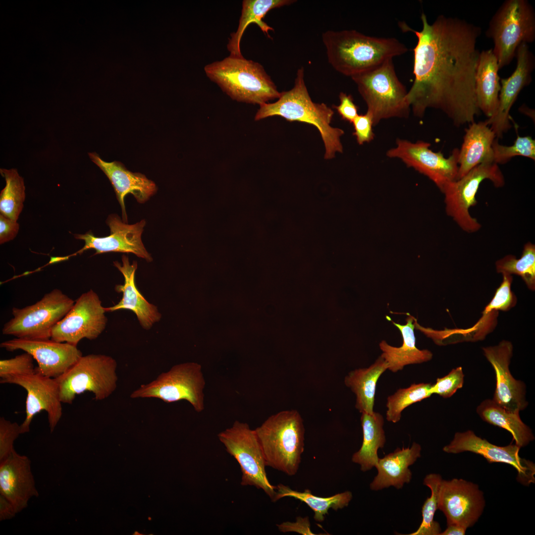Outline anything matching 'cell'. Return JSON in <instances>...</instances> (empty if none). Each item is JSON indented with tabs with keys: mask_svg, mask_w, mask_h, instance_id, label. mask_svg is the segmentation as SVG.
Returning <instances> with one entry per match:
<instances>
[{
	"mask_svg": "<svg viewBox=\"0 0 535 535\" xmlns=\"http://www.w3.org/2000/svg\"><path fill=\"white\" fill-rule=\"evenodd\" d=\"M74 303L61 290L53 289L33 305L13 308V317L4 324L2 333L20 339H51L53 329Z\"/></svg>",
	"mask_w": 535,
	"mask_h": 535,
	"instance_id": "obj_9",
	"label": "cell"
},
{
	"mask_svg": "<svg viewBox=\"0 0 535 535\" xmlns=\"http://www.w3.org/2000/svg\"><path fill=\"white\" fill-rule=\"evenodd\" d=\"M328 63L351 77L369 70L408 51L394 38L375 37L354 30H328L322 34Z\"/></svg>",
	"mask_w": 535,
	"mask_h": 535,
	"instance_id": "obj_2",
	"label": "cell"
},
{
	"mask_svg": "<svg viewBox=\"0 0 535 535\" xmlns=\"http://www.w3.org/2000/svg\"><path fill=\"white\" fill-rule=\"evenodd\" d=\"M408 315L406 324H401L392 321L393 324L400 330L403 338L400 347L389 345L385 340L379 344L382 353L380 355L388 365V370L393 373L402 370L405 366L421 364L430 361L433 354L428 349L421 350L416 346L414 334L415 319Z\"/></svg>",
	"mask_w": 535,
	"mask_h": 535,
	"instance_id": "obj_28",
	"label": "cell"
},
{
	"mask_svg": "<svg viewBox=\"0 0 535 535\" xmlns=\"http://www.w3.org/2000/svg\"><path fill=\"white\" fill-rule=\"evenodd\" d=\"M467 529L455 524H448L447 528L440 535H464Z\"/></svg>",
	"mask_w": 535,
	"mask_h": 535,
	"instance_id": "obj_48",
	"label": "cell"
},
{
	"mask_svg": "<svg viewBox=\"0 0 535 535\" xmlns=\"http://www.w3.org/2000/svg\"><path fill=\"white\" fill-rule=\"evenodd\" d=\"M361 422L363 442L359 450L353 454L352 461L359 465L362 471L367 472L375 467L379 459L378 450L383 448L386 442L384 419L374 411L372 414L362 413Z\"/></svg>",
	"mask_w": 535,
	"mask_h": 535,
	"instance_id": "obj_30",
	"label": "cell"
},
{
	"mask_svg": "<svg viewBox=\"0 0 535 535\" xmlns=\"http://www.w3.org/2000/svg\"><path fill=\"white\" fill-rule=\"evenodd\" d=\"M19 224L17 221L13 220L0 214V244L13 240L17 235Z\"/></svg>",
	"mask_w": 535,
	"mask_h": 535,
	"instance_id": "obj_46",
	"label": "cell"
},
{
	"mask_svg": "<svg viewBox=\"0 0 535 535\" xmlns=\"http://www.w3.org/2000/svg\"><path fill=\"white\" fill-rule=\"evenodd\" d=\"M0 494L13 505L17 513L27 507L31 497L39 495L30 459L15 450L0 462Z\"/></svg>",
	"mask_w": 535,
	"mask_h": 535,
	"instance_id": "obj_22",
	"label": "cell"
},
{
	"mask_svg": "<svg viewBox=\"0 0 535 535\" xmlns=\"http://www.w3.org/2000/svg\"><path fill=\"white\" fill-rule=\"evenodd\" d=\"M387 370V363L380 356L369 367L356 369L345 376L344 383L356 395L355 407L361 414H372L374 412L376 384Z\"/></svg>",
	"mask_w": 535,
	"mask_h": 535,
	"instance_id": "obj_29",
	"label": "cell"
},
{
	"mask_svg": "<svg viewBox=\"0 0 535 535\" xmlns=\"http://www.w3.org/2000/svg\"><path fill=\"white\" fill-rule=\"evenodd\" d=\"M432 384L429 383H413L409 387L398 389L387 399L386 420L396 423L401 418L403 411L412 404L429 397Z\"/></svg>",
	"mask_w": 535,
	"mask_h": 535,
	"instance_id": "obj_36",
	"label": "cell"
},
{
	"mask_svg": "<svg viewBox=\"0 0 535 535\" xmlns=\"http://www.w3.org/2000/svg\"><path fill=\"white\" fill-rule=\"evenodd\" d=\"M88 155L92 161L100 167L110 181L121 208L122 220L127 223L124 204L126 195L132 194L137 202L144 203L157 192L158 189L156 184L141 173L128 170L119 161H106L95 152L89 153Z\"/></svg>",
	"mask_w": 535,
	"mask_h": 535,
	"instance_id": "obj_23",
	"label": "cell"
},
{
	"mask_svg": "<svg viewBox=\"0 0 535 535\" xmlns=\"http://www.w3.org/2000/svg\"><path fill=\"white\" fill-rule=\"evenodd\" d=\"M21 434L20 425L3 417L0 418V462L14 450V442Z\"/></svg>",
	"mask_w": 535,
	"mask_h": 535,
	"instance_id": "obj_42",
	"label": "cell"
},
{
	"mask_svg": "<svg viewBox=\"0 0 535 535\" xmlns=\"http://www.w3.org/2000/svg\"><path fill=\"white\" fill-rule=\"evenodd\" d=\"M0 347L8 351L21 350L28 353L38 363L35 372L54 378L62 375L82 356L77 346L51 339L14 338L1 342Z\"/></svg>",
	"mask_w": 535,
	"mask_h": 535,
	"instance_id": "obj_18",
	"label": "cell"
},
{
	"mask_svg": "<svg viewBox=\"0 0 535 535\" xmlns=\"http://www.w3.org/2000/svg\"><path fill=\"white\" fill-rule=\"evenodd\" d=\"M498 313L499 311L490 301L483 311L482 317L472 327L466 329H447V337L450 343L475 342L484 339L496 326Z\"/></svg>",
	"mask_w": 535,
	"mask_h": 535,
	"instance_id": "obj_37",
	"label": "cell"
},
{
	"mask_svg": "<svg viewBox=\"0 0 535 535\" xmlns=\"http://www.w3.org/2000/svg\"><path fill=\"white\" fill-rule=\"evenodd\" d=\"M0 173L5 181V187L0 193V213L17 221L26 197L23 178L15 168H0Z\"/></svg>",
	"mask_w": 535,
	"mask_h": 535,
	"instance_id": "obj_34",
	"label": "cell"
},
{
	"mask_svg": "<svg viewBox=\"0 0 535 535\" xmlns=\"http://www.w3.org/2000/svg\"><path fill=\"white\" fill-rule=\"evenodd\" d=\"M17 514L13 505L3 496L0 494V520L13 518Z\"/></svg>",
	"mask_w": 535,
	"mask_h": 535,
	"instance_id": "obj_47",
	"label": "cell"
},
{
	"mask_svg": "<svg viewBox=\"0 0 535 535\" xmlns=\"http://www.w3.org/2000/svg\"><path fill=\"white\" fill-rule=\"evenodd\" d=\"M396 147L388 150L386 156L401 160L408 167H412L427 176L442 191L448 183L457 179L459 150L454 149L446 158L441 152H434L430 144L423 141L412 143L398 139Z\"/></svg>",
	"mask_w": 535,
	"mask_h": 535,
	"instance_id": "obj_14",
	"label": "cell"
},
{
	"mask_svg": "<svg viewBox=\"0 0 535 535\" xmlns=\"http://www.w3.org/2000/svg\"><path fill=\"white\" fill-rule=\"evenodd\" d=\"M496 270L502 274H516L522 277L528 288L535 289V246L528 242L519 259L508 255L496 261Z\"/></svg>",
	"mask_w": 535,
	"mask_h": 535,
	"instance_id": "obj_35",
	"label": "cell"
},
{
	"mask_svg": "<svg viewBox=\"0 0 535 535\" xmlns=\"http://www.w3.org/2000/svg\"><path fill=\"white\" fill-rule=\"evenodd\" d=\"M422 29L413 30L415 79L407 95L414 114L422 117L428 108L440 109L457 126L475 121L480 113L476 75L480 53L476 44L480 27L458 18L441 15L431 24L422 13Z\"/></svg>",
	"mask_w": 535,
	"mask_h": 535,
	"instance_id": "obj_1",
	"label": "cell"
},
{
	"mask_svg": "<svg viewBox=\"0 0 535 535\" xmlns=\"http://www.w3.org/2000/svg\"><path fill=\"white\" fill-rule=\"evenodd\" d=\"M106 223L110 229V234L105 237H96L91 232L74 234L76 239L82 240L85 244L77 253H82L89 249H94L95 255L108 252L132 253L148 262L153 261L141 239L146 225L143 219L133 224H128L116 214L109 215Z\"/></svg>",
	"mask_w": 535,
	"mask_h": 535,
	"instance_id": "obj_19",
	"label": "cell"
},
{
	"mask_svg": "<svg viewBox=\"0 0 535 535\" xmlns=\"http://www.w3.org/2000/svg\"><path fill=\"white\" fill-rule=\"evenodd\" d=\"M281 533H296L302 535H315L311 530V523L308 516H298L295 522H284L276 525Z\"/></svg>",
	"mask_w": 535,
	"mask_h": 535,
	"instance_id": "obj_45",
	"label": "cell"
},
{
	"mask_svg": "<svg viewBox=\"0 0 535 535\" xmlns=\"http://www.w3.org/2000/svg\"><path fill=\"white\" fill-rule=\"evenodd\" d=\"M340 104L338 106L333 105L332 107L336 109L338 114L344 120L352 123L355 117L358 115V107L355 104L353 99L350 95L341 92L339 94Z\"/></svg>",
	"mask_w": 535,
	"mask_h": 535,
	"instance_id": "obj_44",
	"label": "cell"
},
{
	"mask_svg": "<svg viewBox=\"0 0 535 535\" xmlns=\"http://www.w3.org/2000/svg\"><path fill=\"white\" fill-rule=\"evenodd\" d=\"M485 505L483 494L478 484L462 479L442 480L439 489L438 509L445 516L447 524L466 529L481 516Z\"/></svg>",
	"mask_w": 535,
	"mask_h": 535,
	"instance_id": "obj_16",
	"label": "cell"
},
{
	"mask_svg": "<svg viewBox=\"0 0 535 535\" xmlns=\"http://www.w3.org/2000/svg\"><path fill=\"white\" fill-rule=\"evenodd\" d=\"M352 123L354 129L353 135L356 137L359 145L369 143L374 140V123L372 116L370 113L367 111L364 114H358Z\"/></svg>",
	"mask_w": 535,
	"mask_h": 535,
	"instance_id": "obj_43",
	"label": "cell"
},
{
	"mask_svg": "<svg viewBox=\"0 0 535 535\" xmlns=\"http://www.w3.org/2000/svg\"><path fill=\"white\" fill-rule=\"evenodd\" d=\"M421 446L414 442L411 447L397 448L394 452L378 459L375 468L377 473L370 483L372 490H379L390 486L399 489L412 479L409 467L421 456Z\"/></svg>",
	"mask_w": 535,
	"mask_h": 535,
	"instance_id": "obj_25",
	"label": "cell"
},
{
	"mask_svg": "<svg viewBox=\"0 0 535 535\" xmlns=\"http://www.w3.org/2000/svg\"><path fill=\"white\" fill-rule=\"evenodd\" d=\"M477 413L484 422L508 431L515 444L521 448L535 439L531 429L521 419L519 412L506 410L492 399L482 401L477 408Z\"/></svg>",
	"mask_w": 535,
	"mask_h": 535,
	"instance_id": "obj_32",
	"label": "cell"
},
{
	"mask_svg": "<svg viewBox=\"0 0 535 535\" xmlns=\"http://www.w3.org/2000/svg\"><path fill=\"white\" fill-rule=\"evenodd\" d=\"M206 75L231 99L260 106L278 99L277 89L263 66L257 62L229 55L206 65Z\"/></svg>",
	"mask_w": 535,
	"mask_h": 535,
	"instance_id": "obj_4",
	"label": "cell"
},
{
	"mask_svg": "<svg viewBox=\"0 0 535 535\" xmlns=\"http://www.w3.org/2000/svg\"><path fill=\"white\" fill-rule=\"evenodd\" d=\"M497 59L492 49L480 53L476 75L478 107L488 118L494 115L498 105L500 79Z\"/></svg>",
	"mask_w": 535,
	"mask_h": 535,
	"instance_id": "obj_27",
	"label": "cell"
},
{
	"mask_svg": "<svg viewBox=\"0 0 535 535\" xmlns=\"http://www.w3.org/2000/svg\"><path fill=\"white\" fill-rule=\"evenodd\" d=\"M276 501L283 497H289L304 502L314 512V520L319 523L324 520L330 509L335 511L343 509L349 505L353 497L352 493L350 491L336 493L328 497H321L313 494L310 489H306L301 492L293 490L283 484L276 486Z\"/></svg>",
	"mask_w": 535,
	"mask_h": 535,
	"instance_id": "obj_33",
	"label": "cell"
},
{
	"mask_svg": "<svg viewBox=\"0 0 535 535\" xmlns=\"http://www.w3.org/2000/svg\"><path fill=\"white\" fill-rule=\"evenodd\" d=\"M483 354L493 367L496 387L492 400L510 411L519 412L528 405L525 383L511 374L509 365L513 346L509 341L502 340L498 345L482 348Z\"/></svg>",
	"mask_w": 535,
	"mask_h": 535,
	"instance_id": "obj_20",
	"label": "cell"
},
{
	"mask_svg": "<svg viewBox=\"0 0 535 535\" xmlns=\"http://www.w3.org/2000/svg\"><path fill=\"white\" fill-rule=\"evenodd\" d=\"M517 65L510 76L500 79L498 105L495 114L485 120L497 138L511 127L510 110L521 90L532 81V73L535 66V59L528 44H522L516 53Z\"/></svg>",
	"mask_w": 535,
	"mask_h": 535,
	"instance_id": "obj_21",
	"label": "cell"
},
{
	"mask_svg": "<svg viewBox=\"0 0 535 535\" xmlns=\"http://www.w3.org/2000/svg\"><path fill=\"white\" fill-rule=\"evenodd\" d=\"M521 447L515 444L499 446L468 430L456 432L449 444L443 448L447 453L458 454L469 451L482 456L490 463H503L513 467L518 472L517 479L524 485L535 483V464L519 455Z\"/></svg>",
	"mask_w": 535,
	"mask_h": 535,
	"instance_id": "obj_17",
	"label": "cell"
},
{
	"mask_svg": "<svg viewBox=\"0 0 535 535\" xmlns=\"http://www.w3.org/2000/svg\"><path fill=\"white\" fill-rule=\"evenodd\" d=\"M106 308L92 289L82 294L68 312L54 327L51 339L77 346L83 338H97L106 328Z\"/></svg>",
	"mask_w": 535,
	"mask_h": 535,
	"instance_id": "obj_13",
	"label": "cell"
},
{
	"mask_svg": "<svg viewBox=\"0 0 535 535\" xmlns=\"http://www.w3.org/2000/svg\"><path fill=\"white\" fill-rule=\"evenodd\" d=\"M255 429L267 466L288 476L296 475L305 445V428L299 412L295 410L280 411Z\"/></svg>",
	"mask_w": 535,
	"mask_h": 535,
	"instance_id": "obj_5",
	"label": "cell"
},
{
	"mask_svg": "<svg viewBox=\"0 0 535 535\" xmlns=\"http://www.w3.org/2000/svg\"><path fill=\"white\" fill-rule=\"evenodd\" d=\"M294 0H244L242 2L241 15L236 31L231 34L227 45L230 55L241 57L240 42L244 32L248 25L254 23L261 30L270 37L268 32L272 27L264 22L262 19L271 9L290 5Z\"/></svg>",
	"mask_w": 535,
	"mask_h": 535,
	"instance_id": "obj_31",
	"label": "cell"
},
{
	"mask_svg": "<svg viewBox=\"0 0 535 535\" xmlns=\"http://www.w3.org/2000/svg\"><path fill=\"white\" fill-rule=\"evenodd\" d=\"M0 382L16 384L27 391L26 417L20 425L21 434L30 431L32 420L42 411L47 413L51 432L54 431L62 415V403L55 378L35 372L30 374L10 376L0 380Z\"/></svg>",
	"mask_w": 535,
	"mask_h": 535,
	"instance_id": "obj_15",
	"label": "cell"
},
{
	"mask_svg": "<svg viewBox=\"0 0 535 535\" xmlns=\"http://www.w3.org/2000/svg\"><path fill=\"white\" fill-rule=\"evenodd\" d=\"M495 137V133L485 121L470 123L465 130L463 142L459 150L457 179L482 163L493 162L492 145Z\"/></svg>",
	"mask_w": 535,
	"mask_h": 535,
	"instance_id": "obj_26",
	"label": "cell"
},
{
	"mask_svg": "<svg viewBox=\"0 0 535 535\" xmlns=\"http://www.w3.org/2000/svg\"><path fill=\"white\" fill-rule=\"evenodd\" d=\"M486 35L494 43L492 49L499 69L508 65L522 44L535 39V13L526 0H506L489 22Z\"/></svg>",
	"mask_w": 535,
	"mask_h": 535,
	"instance_id": "obj_7",
	"label": "cell"
},
{
	"mask_svg": "<svg viewBox=\"0 0 535 535\" xmlns=\"http://www.w3.org/2000/svg\"><path fill=\"white\" fill-rule=\"evenodd\" d=\"M351 78L367 105L374 126L385 119L408 117V91L396 74L392 59Z\"/></svg>",
	"mask_w": 535,
	"mask_h": 535,
	"instance_id": "obj_6",
	"label": "cell"
},
{
	"mask_svg": "<svg viewBox=\"0 0 535 535\" xmlns=\"http://www.w3.org/2000/svg\"><path fill=\"white\" fill-rule=\"evenodd\" d=\"M122 263L113 262L115 266L122 274L124 278L123 284L115 287L118 293H122L119 302L113 306L106 308L107 312L120 310L132 311L136 316L141 326L145 329H150L161 318V315L156 306L149 303L138 289L135 283V272L137 263L134 261L130 264L127 255H123Z\"/></svg>",
	"mask_w": 535,
	"mask_h": 535,
	"instance_id": "obj_24",
	"label": "cell"
},
{
	"mask_svg": "<svg viewBox=\"0 0 535 535\" xmlns=\"http://www.w3.org/2000/svg\"><path fill=\"white\" fill-rule=\"evenodd\" d=\"M333 110L324 103H314L308 93L304 80V69L299 68L294 87L281 93L277 101L260 106L255 120L280 116L287 121L310 124L319 131L325 147L324 159H331L337 152H343L340 137L344 134L340 128L333 127L330 123Z\"/></svg>",
	"mask_w": 535,
	"mask_h": 535,
	"instance_id": "obj_3",
	"label": "cell"
},
{
	"mask_svg": "<svg viewBox=\"0 0 535 535\" xmlns=\"http://www.w3.org/2000/svg\"><path fill=\"white\" fill-rule=\"evenodd\" d=\"M206 384L202 366L196 363L176 365L150 382L133 391L131 398H156L166 403L188 401L198 413L204 409Z\"/></svg>",
	"mask_w": 535,
	"mask_h": 535,
	"instance_id": "obj_11",
	"label": "cell"
},
{
	"mask_svg": "<svg viewBox=\"0 0 535 535\" xmlns=\"http://www.w3.org/2000/svg\"><path fill=\"white\" fill-rule=\"evenodd\" d=\"M117 362L104 354L82 356L55 378L62 403L72 404L77 395L90 391L96 400L108 397L117 387Z\"/></svg>",
	"mask_w": 535,
	"mask_h": 535,
	"instance_id": "obj_8",
	"label": "cell"
},
{
	"mask_svg": "<svg viewBox=\"0 0 535 535\" xmlns=\"http://www.w3.org/2000/svg\"><path fill=\"white\" fill-rule=\"evenodd\" d=\"M493 162L496 164L505 163L511 158L520 156L535 160V141L531 136H520L518 135L511 146H503L499 144L497 138L492 145Z\"/></svg>",
	"mask_w": 535,
	"mask_h": 535,
	"instance_id": "obj_39",
	"label": "cell"
},
{
	"mask_svg": "<svg viewBox=\"0 0 535 535\" xmlns=\"http://www.w3.org/2000/svg\"><path fill=\"white\" fill-rule=\"evenodd\" d=\"M217 436L240 467L241 484L262 489L272 501H276V486L271 484L268 479L266 461L255 429L247 423L236 421Z\"/></svg>",
	"mask_w": 535,
	"mask_h": 535,
	"instance_id": "obj_10",
	"label": "cell"
},
{
	"mask_svg": "<svg viewBox=\"0 0 535 535\" xmlns=\"http://www.w3.org/2000/svg\"><path fill=\"white\" fill-rule=\"evenodd\" d=\"M485 179L491 181L496 187L505 184L504 176L497 164L486 162L477 165L461 178L448 183L441 191L444 194L447 214L468 233L476 232L481 227L477 219L471 215L469 210L477 204L476 194L481 183Z\"/></svg>",
	"mask_w": 535,
	"mask_h": 535,
	"instance_id": "obj_12",
	"label": "cell"
},
{
	"mask_svg": "<svg viewBox=\"0 0 535 535\" xmlns=\"http://www.w3.org/2000/svg\"><path fill=\"white\" fill-rule=\"evenodd\" d=\"M464 374L461 367L452 369L445 376L437 378L436 382L432 384V394H436L447 398L451 397L456 391L462 388L464 383Z\"/></svg>",
	"mask_w": 535,
	"mask_h": 535,
	"instance_id": "obj_41",
	"label": "cell"
},
{
	"mask_svg": "<svg viewBox=\"0 0 535 535\" xmlns=\"http://www.w3.org/2000/svg\"><path fill=\"white\" fill-rule=\"evenodd\" d=\"M441 476L438 474L427 475L424 480V484L431 490V495L427 498L422 509V521L419 528L409 535H440L441 528L434 520L435 511L438 509V492Z\"/></svg>",
	"mask_w": 535,
	"mask_h": 535,
	"instance_id": "obj_38",
	"label": "cell"
},
{
	"mask_svg": "<svg viewBox=\"0 0 535 535\" xmlns=\"http://www.w3.org/2000/svg\"><path fill=\"white\" fill-rule=\"evenodd\" d=\"M34 358L25 352L9 359L0 361V380L15 375L30 374L35 373Z\"/></svg>",
	"mask_w": 535,
	"mask_h": 535,
	"instance_id": "obj_40",
	"label": "cell"
}]
</instances>
